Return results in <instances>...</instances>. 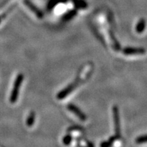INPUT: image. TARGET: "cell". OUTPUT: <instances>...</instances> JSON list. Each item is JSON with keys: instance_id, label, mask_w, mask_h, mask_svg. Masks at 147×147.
Wrapping results in <instances>:
<instances>
[{"instance_id": "obj_9", "label": "cell", "mask_w": 147, "mask_h": 147, "mask_svg": "<svg viewBox=\"0 0 147 147\" xmlns=\"http://www.w3.org/2000/svg\"><path fill=\"white\" fill-rule=\"evenodd\" d=\"M109 35H110V38H111L112 42H113V46L114 49L117 51H119L121 50V46L119 45L118 40H117V38H116L115 34H113V32H112V31H110Z\"/></svg>"}, {"instance_id": "obj_4", "label": "cell", "mask_w": 147, "mask_h": 147, "mask_svg": "<svg viewBox=\"0 0 147 147\" xmlns=\"http://www.w3.org/2000/svg\"><path fill=\"white\" fill-rule=\"evenodd\" d=\"M67 109H68L70 112H71V113L74 114V115L81 121H84L87 119V116H86L85 114H84L82 111H81L78 107L75 106L74 104H68V105H67Z\"/></svg>"}, {"instance_id": "obj_7", "label": "cell", "mask_w": 147, "mask_h": 147, "mask_svg": "<svg viewBox=\"0 0 147 147\" xmlns=\"http://www.w3.org/2000/svg\"><path fill=\"white\" fill-rule=\"evenodd\" d=\"M146 28V21L144 18H141L138 22L136 26V31L138 34H142Z\"/></svg>"}, {"instance_id": "obj_11", "label": "cell", "mask_w": 147, "mask_h": 147, "mask_svg": "<svg viewBox=\"0 0 147 147\" xmlns=\"http://www.w3.org/2000/svg\"><path fill=\"white\" fill-rule=\"evenodd\" d=\"M68 0H50L48 3L47 5V8L48 10H52L57 5H58L59 3H65Z\"/></svg>"}, {"instance_id": "obj_2", "label": "cell", "mask_w": 147, "mask_h": 147, "mask_svg": "<svg viewBox=\"0 0 147 147\" xmlns=\"http://www.w3.org/2000/svg\"><path fill=\"white\" fill-rule=\"evenodd\" d=\"M113 115L114 124H115V135L117 138L119 139L121 138V122H120V116H119V108L117 106H114L113 107Z\"/></svg>"}, {"instance_id": "obj_8", "label": "cell", "mask_w": 147, "mask_h": 147, "mask_svg": "<svg viewBox=\"0 0 147 147\" xmlns=\"http://www.w3.org/2000/svg\"><path fill=\"white\" fill-rule=\"evenodd\" d=\"M76 9H85L88 7V3L84 0H71Z\"/></svg>"}, {"instance_id": "obj_16", "label": "cell", "mask_w": 147, "mask_h": 147, "mask_svg": "<svg viewBox=\"0 0 147 147\" xmlns=\"http://www.w3.org/2000/svg\"><path fill=\"white\" fill-rule=\"evenodd\" d=\"M87 144L88 146H94L95 145L93 144V143H91V142H89V141H87Z\"/></svg>"}, {"instance_id": "obj_13", "label": "cell", "mask_w": 147, "mask_h": 147, "mask_svg": "<svg viewBox=\"0 0 147 147\" xmlns=\"http://www.w3.org/2000/svg\"><path fill=\"white\" fill-rule=\"evenodd\" d=\"M35 117H36V115H35V113L33 112V113H31L30 115L27 118V125L29 127L32 126L34 125V122H35Z\"/></svg>"}, {"instance_id": "obj_5", "label": "cell", "mask_w": 147, "mask_h": 147, "mask_svg": "<svg viewBox=\"0 0 147 147\" xmlns=\"http://www.w3.org/2000/svg\"><path fill=\"white\" fill-rule=\"evenodd\" d=\"M23 75H19L18 77L16 79L15 84H14V89L13 90V93H12V99L13 100H16V99H17L16 97L18 96V89H19V87L21 85L22 81H23Z\"/></svg>"}, {"instance_id": "obj_3", "label": "cell", "mask_w": 147, "mask_h": 147, "mask_svg": "<svg viewBox=\"0 0 147 147\" xmlns=\"http://www.w3.org/2000/svg\"><path fill=\"white\" fill-rule=\"evenodd\" d=\"M123 53L126 55H143L146 53L144 48L142 47H125L123 49Z\"/></svg>"}, {"instance_id": "obj_14", "label": "cell", "mask_w": 147, "mask_h": 147, "mask_svg": "<svg viewBox=\"0 0 147 147\" xmlns=\"http://www.w3.org/2000/svg\"><path fill=\"white\" fill-rule=\"evenodd\" d=\"M71 141H72V136H71L70 134H67L63 138V143L65 145L70 144Z\"/></svg>"}, {"instance_id": "obj_15", "label": "cell", "mask_w": 147, "mask_h": 147, "mask_svg": "<svg viewBox=\"0 0 147 147\" xmlns=\"http://www.w3.org/2000/svg\"><path fill=\"white\" fill-rule=\"evenodd\" d=\"M136 142L137 144H143V143L147 142V135L141 136L138 137L136 139Z\"/></svg>"}, {"instance_id": "obj_6", "label": "cell", "mask_w": 147, "mask_h": 147, "mask_svg": "<svg viewBox=\"0 0 147 147\" xmlns=\"http://www.w3.org/2000/svg\"><path fill=\"white\" fill-rule=\"evenodd\" d=\"M78 13L77 9H73V10H68L67 12H65L62 16V21L64 22H67L70 21L71 19L74 17Z\"/></svg>"}, {"instance_id": "obj_10", "label": "cell", "mask_w": 147, "mask_h": 147, "mask_svg": "<svg viewBox=\"0 0 147 147\" xmlns=\"http://www.w3.org/2000/svg\"><path fill=\"white\" fill-rule=\"evenodd\" d=\"M25 2H26V4L29 7V8H30L31 10H32L37 16H38V18H41L43 17V14H42V12L39 10V9L37 8L34 4H32L30 1H27V0H26V1H25Z\"/></svg>"}, {"instance_id": "obj_1", "label": "cell", "mask_w": 147, "mask_h": 147, "mask_svg": "<svg viewBox=\"0 0 147 147\" xmlns=\"http://www.w3.org/2000/svg\"><path fill=\"white\" fill-rule=\"evenodd\" d=\"M81 82V80H80L78 78L74 81L72 83L69 84L67 87H66L65 89H62L60 92H59L57 97L58 100H63L68 95L69 93H71L77 87V86L78 85L79 83Z\"/></svg>"}, {"instance_id": "obj_12", "label": "cell", "mask_w": 147, "mask_h": 147, "mask_svg": "<svg viewBox=\"0 0 147 147\" xmlns=\"http://www.w3.org/2000/svg\"><path fill=\"white\" fill-rule=\"evenodd\" d=\"M117 139H118V138L116 137V136H113L110 137L107 141H104V142H102V143H101L100 146L108 147V146H112V145L113 144V143L115 142V141Z\"/></svg>"}]
</instances>
